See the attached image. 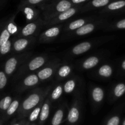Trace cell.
Wrapping results in <instances>:
<instances>
[{
  "instance_id": "e575fe53",
  "label": "cell",
  "mask_w": 125,
  "mask_h": 125,
  "mask_svg": "<svg viewBox=\"0 0 125 125\" xmlns=\"http://www.w3.org/2000/svg\"><path fill=\"white\" fill-rule=\"evenodd\" d=\"M8 76L6 74L4 71L0 70V90H2L5 88L7 84Z\"/></svg>"
},
{
  "instance_id": "f1b7e54d",
  "label": "cell",
  "mask_w": 125,
  "mask_h": 125,
  "mask_svg": "<svg viewBox=\"0 0 125 125\" xmlns=\"http://www.w3.org/2000/svg\"><path fill=\"white\" fill-rule=\"evenodd\" d=\"M45 100V99L43 100L40 103V104L35 108H34L31 111V112L29 114V116H28V121L30 123H33V122H35L39 118V115H40V112H41L42 107V105L43 104Z\"/></svg>"
},
{
  "instance_id": "2e32d148",
  "label": "cell",
  "mask_w": 125,
  "mask_h": 125,
  "mask_svg": "<svg viewBox=\"0 0 125 125\" xmlns=\"http://www.w3.org/2000/svg\"><path fill=\"white\" fill-rule=\"evenodd\" d=\"M90 95L93 103L96 106H98L103 101L105 96L104 90L101 87L95 86L91 89Z\"/></svg>"
},
{
  "instance_id": "7402d4cb",
  "label": "cell",
  "mask_w": 125,
  "mask_h": 125,
  "mask_svg": "<svg viewBox=\"0 0 125 125\" xmlns=\"http://www.w3.org/2000/svg\"><path fill=\"white\" fill-rule=\"evenodd\" d=\"M125 7V0H119L110 2L103 10V12H115L120 10Z\"/></svg>"
},
{
  "instance_id": "52a82bcc",
  "label": "cell",
  "mask_w": 125,
  "mask_h": 125,
  "mask_svg": "<svg viewBox=\"0 0 125 125\" xmlns=\"http://www.w3.org/2000/svg\"><path fill=\"white\" fill-rule=\"evenodd\" d=\"M45 26V21L42 17L33 21L27 23L24 26L21 28L16 37H37L40 31Z\"/></svg>"
},
{
  "instance_id": "83f0119b",
  "label": "cell",
  "mask_w": 125,
  "mask_h": 125,
  "mask_svg": "<svg viewBox=\"0 0 125 125\" xmlns=\"http://www.w3.org/2000/svg\"><path fill=\"white\" fill-rule=\"evenodd\" d=\"M77 86V81L75 78L68 79L63 84V92L66 94H70L74 91Z\"/></svg>"
},
{
  "instance_id": "e0dca14e",
  "label": "cell",
  "mask_w": 125,
  "mask_h": 125,
  "mask_svg": "<svg viewBox=\"0 0 125 125\" xmlns=\"http://www.w3.org/2000/svg\"><path fill=\"white\" fill-rule=\"evenodd\" d=\"M101 61V57L98 56H91L87 57L81 63V68L84 70L92 69L98 65Z\"/></svg>"
},
{
  "instance_id": "9a60e30c",
  "label": "cell",
  "mask_w": 125,
  "mask_h": 125,
  "mask_svg": "<svg viewBox=\"0 0 125 125\" xmlns=\"http://www.w3.org/2000/svg\"><path fill=\"white\" fill-rule=\"evenodd\" d=\"M51 103L52 102L50 100V98L48 95L45 98L43 104L42 105V107L41 112H40L39 118V125H43L44 123L46 122V121L48 118L50 113V108H51Z\"/></svg>"
},
{
  "instance_id": "3957f363",
  "label": "cell",
  "mask_w": 125,
  "mask_h": 125,
  "mask_svg": "<svg viewBox=\"0 0 125 125\" xmlns=\"http://www.w3.org/2000/svg\"><path fill=\"white\" fill-rule=\"evenodd\" d=\"M73 7L74 4L70 0H57L52 3L42 5V18L44 21H47Z\"/></svg>"
},
{
  "instance_id": "ffe728a7",
  "label": "cell",
  "mask_w": 125,
  "mask_h": 125,
  "mask_svg": "<svg viewBox=\"0 0 125 125\" xmlns=\"http://www.w3.org/2000/svg\"><path fill=\"white\" fill-rule=\"evenodd\" d=\"M21 8L25 15L26 20L29 21V23L40 18L39 17V12L34 9L32 8L31 6H23L21 7Z\"/></svg>"
},
{
  "instance_id": "7c38bea8",
  "label": "cell",
  "mask_w": 125,
  "mask_h": 125,
  "mask_svg": "<svg viewBox=\"0 0 125 125\" xmlns=\"http://www.w3.org/2000/svg\"><path fill=\"white\" fill-rule=\"evenodd\" d=\"M40 82L41 81L36 73L28 74L22 78L17 84L15 87V91L18 94H21L29 89L36 87L40 84Z\"/></svg>"
},
{
  "instance_id": "1f68e13d",
  "label": "cell",
  "mask_w": 125,
  "mask_h": 125,
  "mask_svg": "<svg viewBox=\"0 0 125 125\" xmlns=\"http://www.w3.org/2000/svg\"><path fill=\"white\" fill-rule=\"evenodd\" d=\"M106 30H122L125 29V18L118 20L106 27Z\"/></svg>"
},
{
  "instance_id": "d4e9b609",
  "label": "cell",
  "mask_w": 125,
  "mask_h": 125,
  "mask_svg": "<svg viewBox=\"0 0 125 125\" xmlns=\"http://www.w3.org/2000/svg\"><path fill=\"white\" fill-rule=\"evenodd\" d=\"M21 103V102L19 98H17L15 100H13L11 104L10 105L9 108L7 109V110L4 113L5 117L6 118H10L11 116L15 114L16 112L17 113V112L18 111V109L20 107V106Z\"/></svg>"
},
{
  "instance_id": "4316f807",
  "label": "cell",
  "mask_w": 125,
  "mask_h": 125,
  "mask_svg": "<svg viewBox=\"0 0 125 125\" xmlns=\"http://www.w3.org/2000/svg\"><path fill=\"white\" fill-rule=\"evenodd\" d=\"M63 93V87L62 84H58L54 87V89L50 92L49 95L51 102L58 100L62 96Z\"/></svg>"
},
{
  "instance_id": "f546056e",
  "label": "cell",
  "mask_w": 125,
  "mask_h": 125,
  "mask_svg": "<svg viewBox=\"0 0 125 125\" xmlns=\"http://www.w3.org/2000/svg\"><path fill=\"white\" fill-rule=\"evenodd\" d=\"M12 98L9 95L5 96L0 100V111L1 112H6L7 109L12 102Z\"/></svg>"
},
{
  "instance_id": "ab89813d",
  "label": "cell",
  "mask_w": 125,
  "mask_h": 125,
  "mask_svg": "<svg viewBox=\"0 0 125 125\" xmlns=\"http://www.w3.org/2000/svg\"><path fill=\"white\" fill-rule=\"evenodd\" d=\"M30 123H31L29 122V121L27 120V122H26V123H25V124H24V125H31Z\"/></svg>"
},
{
  "instance_id": "7bdbcfd3",
  "label": "cell",
  "mask_w": 125,
  "mask_h": 125,
  "mask_svg": "<svg viewBox=\"0 0 125 125\" xmlns=\"http://www.w3.org/2000/svg\"><path fill=\"white\" fill-rule=\"evenodd\" d=\"M31 125H37L35 124V123H32V124H31Z\"/></svg>"
},
{
  "instance_id": "6da1fadb",
  "label": "cell",
  "mask_w": 125,
  "mask_h": 125,
  "mask_svg": "<svg viewBox=\"0 0 125 125\" xmlns=\"http://www.w3.org/2000/svg\"><path fill=\"white\" fill-rule=\"evenodd\" d=\"M51 90L52 85H50L45 89L41 88L34 89L21 103L17 114V119H26L31 111L35 108L43 100L48 96Z\"/></svg>"
},
{
  "instance_id": "4dcf8cb0",
  "label": "cell",
  "mask_w": 125,
  "mask_h": 125,
  "mask_svg": "<svg viewBox=\"0 0 125 125\" xmlns=\"http://www.w3.org/2000/svg\"><path fill=\"white\" fill-rule=\"evenodd\" d=\"M10 37L11 35L7 29L6 25L5 24L4 26L0 31V48L10 39Z\"/></svg>"
},
{
  "instance_id": "60d3db41",
  "label": "cell",
  "mask_w": 125,
  "mask_h": 125,
  "mask_svg": "<svg viewBox=\"0 0 125 125\" xmlns=\"http://www.w3.org/2000/svg\"><path fill=\"white\" fill-rule=\"evenodd\" d=\"M0 125H3V121L1 118H0Z\"/></svg>"
},
{
  "instance_id": "ac0fdd59",
  "label": "cell",
  "mask_w": 125,
  "mask_h": 125,
  "mask_svg": "<svg viewBox=\"0 0 125 125\" xmlns=\"http://www.w3.org/2000/svg\"><path fill=\"white\" fill-rule=\"evenodd\" d=\"M73 67L69 64H61L56 72V78L57 80H62L70 76L73 72Z\"/></svg>"
},
{
  "instance_id": "5b68a950",
  "label": "cell",
  "mask_w": 125,
  "mask_h": 125,
  "mask_svg": "<svg viewBox=\"0 0 125 125\" xmlns=\"http://www.w3.org/2000/svg\"><path fill=\"white\" fill-rule=\"evenodd\" d=\"M32 52L26 51L22 53L15 54L6 61L5 62L4 71L8 76H10L14 73H16L18 68L28 59L32 57Z\"/></svg>"
},
{
  "instance_id": "d590c367",
  "label": "cell",
  "mask_w": 125,
  "mask_h": 125,
  "mask_svg": "<svg viewBox=\"0 0 125 125\" xmlns=\"http://www.w3.org/2000/svg\"><path fill=\"white\" fill-rule=\"evenodd\" d=\"M48 0H24V2H22L21 4L20 7H23V6H31L40 4Z\"/></svg>"
},
{
  "instance_id": "7a4b0ae2",
  "label": "cell",
  "mask_w": 125,
  "mask_h": 125,
  "mask_svg": "<svg viewBox=\"0 0 125 125\" xmlns=\"http://www.w3.org/2000/svg\"><path fill=\"white\" fill-rule=\"evenodd\" d=\"M49 57L45 54L31 57L27 60L16 72L13 80H21L28 74L37 72L48 62Z\"/></svg>"
},
{
  "instance_id": "8992f818",
  "label": "cell",
  "mask_w": 125,
  "mask_h": 125,
  "mask_svg": "<svg viewBox=\"0 0 125 125\" xmlns=\"http://www.w3.org/2000/svg\"><path fill=\"white\" fill-rule=\"evenodd\" d=\"M111 38V37H104L79 43L71 49L69 52V55L71 56H77L83 54L91 50L95 46L102 44L105 42H107Z\"/></svg>"
},
{
  "instance_id": "5bb4252c",
  "label": "cell",
  "mask_w": 125,
  "mask_h": 125,
  "mask_svg": "<svg viewBox=\"0 0 125 125\" xmlns=\"http://www.w3.org/2000/svg\"><path fill=\"white\" fill-rule=\"evenodd\" d=\"M96 19H98V18H95L94 17H85V18L75 20L72 21L70 23H67V24H65V26H63V31L64 32H66L67 34L72 32L81 28L82 26L85 25L87 23L93 21Z\"/></svg>"
},
{
  "instance_id": "30bf717a",
  "label": "cell",
  "mask_w": 125,
  "mask_h": 125,
  "mask_svg": "<svg viewBox=\"0 0 125 125\" xmlns=\"http://www.w3.org/2000/svg\"><path fill=\"white\" fill-rule=\"evenodd\" d=\"M63 24L54 26L46 28L39 34L37 41L39 43H49L52 42L53 40L57 39L61 34L62 31H63Z\"/></svg>"
},
{
  "instance_id": "74e56055",
  "label": "cell",
  "mask_w": 125,
  "mask_h": 125,
  "mask_svg": "<svg viewBox=\"0 0 125 125\" xmlns=\"http://www.w3.org/2000/svg\"><path fill=\"white\" fill-rule=\"evenodd\" d=\"M87 1H88V0H70L71 2L74 5L80 4L83 3V2H85Z\"/></svg>"
},
{
  "instance_id": "8d00e7d4",
  "label": "cell",
  "mask_w": 125,
  "mask_h": 125,
  "mask_svg": "<svg viewBox=\"0 0 125 125\" xmlns=\"http://www.w3.org/2000/svg\"><path fill=\"white\" fill-rule=\"evenodd\" d=\"M27 120L26 119H22V120H17L16 118L14 122H12L11 125H24Z\"/></svg>"
},
{
  "instance_id": "44dd1931",
  "label": "cell",
  "mask_w": 125,
  "mask_h": 125,
  "mask_svg": "<svg viewBox=\"0 0 125 125\" xmlns=\"http://www.w3.org/2000/svg\"><path fill=\"white\" fill-rule=\"evenodd\" d=\"M96 73L101 78H109L113 74V67L109 64H103L99 67Z\"/></svg>"
},
{
  "instance_id": "8fae6325",
  "label": "cell",
  "mask_w": 125,
  "mask_h": 125,
  "mask_svg": "<svg viewBox=\"0 0 125 125\" xmlns=\"http://www.w3.org/2000/svg\"><path fill=\"white\" fill-rule=\"evenodd\" d=\"M37 37H13L12 44V52L15 54L22 53L26 52V50L34 45L37 41Z\"/></svg>"
},
{
  "instance_id": "603a6c76",
  "label": "cell",
  "mask_w": 125,
  "mask_h": 125,
  "mask_svg": "<svg viewBox=\"0 0 125 125\" xmlns=\"http://www.w3.org/2000/svg\"><path fill=\"white\" fill-rule=\"evenodd\" d=\"M110 1L111 0H92L82 9H84V10H87L93 9L101 8V7L107 6L110 3Z\"/></svg>"
},
{
  "instance_id": "9c48e42d",
  "label": "cell",
  "mask_w": 125,
  "mask_h": 125,
  "mask_svg": "<svg viewBox=\"0 0 125 125\" xmlns=\"http://www.w3.org/2000/svg\"><path fill=\"white\" fill-rule=\"evenodd\" d=\"M81 7L78 6H74L70 9L59 13L57 16L47 21H45V26L44 28H48L54 26L63 24V22L66 21L73 16L76 14L81 10Z\"/></svg>"
},
{
  "instance_id": "cb8c5ba5",
  "label": "cell",
  "mask_w": 125,
  "mask_h": 125,
  "mask_svg": "<svg viewBox=\"0 0 125 125\" xmlns=\"http://www.w3.org/2000/svg\"><path fill=\"white\" fill-rule=\"evenodd\" d=\"M125 94V83H120L116 84L112 90V100L114 101L120 98Z\"/></svg>"
},
{
  "instance_id": "b9f144b4",
  "label": "cell",
  "mask_w": 125,
  "mask_h": 125,
  "mask_svg": "<svg viewBox=\"0 0 125 125\" xmlns=\"http://www.w3.org/2000/svg\"><path fill=\"white\" fill-rule=\"evenodd\" d=\"M122 125H125V118L124 120H123V123H122Z\"/></svg>"
},
{
  "instance_id": "f35d334b",
  "label": "cell",
  "mask_w": 125,
  "mask_h": 125,
  "mask_svg": "<svg viewBox=\"0 0 125 125\" xmlns=\"http://www.w3.org/2000/svg\"><path fill=\"white\" fill-rule=\"evenodd\" d=\"M120 68L123 72H125V59L123 60L122 61V63H121V65H120Z\"/></svg>"
},
{
  "instance_id": "d6986e66",
  "label": "cell",
  "mask_w": 125,
  "mask_h": 125,
  "mask_svg": "<svg viewBox=\"0 0 125 125\" xmlns=\"http://www.w3.org/2000/svg\"><path fill=\"white\" fill-rule=\"evenodd\" d=\"M65 107V105H62L56 110L51 119V125H61L62 124L64 118Z\"/></svg>"
},
{
  "instance_id": "d6a6232c",
  "label": "cell",
  "mask_w": 125,
  "mask_h": 125,
  "mask_svg": "<svg viewBox=\"0 0 125 125\" xmlns=\"http://www.w3.org/2000/svg\"><path fill=\"white\" fill-rule=\"evenodd\" d=\"M13 38L10 39L6 43H5L1 48H0V57L7 54L12 51V44H13Z\"/></svg>"
},
{
  "instance_id": "4fadbf2b",
  "label": "cell",
  "mask_w": 125,
  "mask_h": 125,
  "mask_svg": "<svg viewBox=\"0 0 125 125\" xmlns=\"http://www.w3.org/2000/svg\"><path fill=\"white\" fill-rule=\"evenodd\" d=\"M78 96H76L68 109L67 120L69 125H74L79 122L81 116V102Z\"/></svg>"
},
{
  "instance_id": "484cf974",
  "label": "cell",
  "mask_w": 125,
  "mask_h": 125,
  "mask_svg": "<svg viewBox=\"0 0 125 125\" xmlns=\"http://www.w3.org/2000/svg\"><path fill=\"white\" fill-rule=\"evenodd\" d=\"M15 16H13L12 17H11L9 20L7 21L6 25V28H7V29L8 30V31L9 32L10 34L11 35V36L12 35H14V36H16L17 34L19 32L20 29L18 27V26L16 24V23H15Z\"/></svg>"
},
{
  "instance_id": "836d02e7",
  "label": "cell",
  "mask_w": 125,
  "mask_h": 125,
  "mask_svg": "<svg viewBox=\"0 0 125 125\" xmlns=\"http://www.w3.org/2000/svg\"><path fill=\"white\" fill-rule=\"evenodd\" d=\"M120 117L119 115H114L107 119L105 125H120Z\"/></svg>"
},
{
  "instance_id": "277c9868",
  "label": "cell",
  "mask_w": 125,
  "mask_h": 125,
  "mask_svg": "<svg viewBox=\"0 0 125 125\" xmlns=\"http://www.w3.org/2000/svg\"><path fill=\"white\" fill-rule=\"evenodd\" d=\"M107 21L103 18H98L93 21L89 22L85 25L82 26L79 29L66 34L65 39H73V38L78 37L84 36V35L90 34L102 28H106L107 26Z\"/></svg>"
},
{
  "instance_id": "ba28073f",
  "label": "cell",
  "mask_w": 125,
  "mask_h": 125,
  "mask_svg": "<svg viewBox=\"0 0 125 125\" xmlns=\"http://www.w3.org/2000/svg\"><path fill=\"white\" fill-rule=\"evenodd\" d=\"M62 63L58 59L49 61L46 65L36 72L40 81H45L51 79L56 74V72Z\"/></svg>"
}]
</instances>
